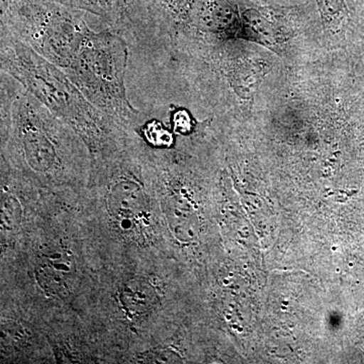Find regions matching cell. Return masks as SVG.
I'll return each mask as SVG.
<instances>
[{"label":"cell","mask_w":364,"mask_h":364,"mask_svg":"<svg viewBox=\"0 0 364 364\" xmlns=\"http://www.w3.org/2000/svg\"><path fill=\"white\" fill-rule=\"evenodd\" d=\"M1 71L65 122L95 149L112 146L124 129L91 104L65 72L0 28Z\"/></svg>","instance_id":"cell-1"},{"label":"cell","mask_w":364,"mask_h":364,"mask_svg":"<svg viewBox=\"0 0 364 364\" xmlns=\"http://www.w3.org/2000/svg\"><path fill=\"white\" fill-rule=\"evenodd\" d=\"M243 11L239 0H147L143 41L203 54L245 35Z\"/></svg>","instance_id":"cell-2"},{"label":"cell","mask_w":364,"mask_h":364,"mask_svg":"<svg viewBox=\"0 0 364 364\" xmlns=\"http://www.w3.org/2000/svg\"><path fill=\"white\" fill-rule=\"evenodd\" d=\"M128 43L111 28L88 31L77 53L64 69L85 97L124 130L134 129L142 114L127 95Z\"/></svg>","instance_id":"cell-3"},{"label":"cell","mask_w":364,"mask_h":364,"mask_svg":"<svg viewBox=\"0 0 364 364\" xmlns=\"http://www.w3.org/2000/svg\"><path fill=\"white\" fill-rule=\"evenodd\" d=\"M76 11L95 14L109 28L132 40L142 41L147 20V0H55Z\"/></svg>","instance_id":"cell-4"},{"label":"cell","mask_w":364,"mask_h":364,"mask_svg":"<svg viewBox=\"0 0 364 364\" xmlns=\"http://www.w3.org/2000/svg\"><path fill=\"white\" fill-rule=\"evenodd\" d=\"M107 205L111 214L126 225L142 215L145 191L130 169L116 170L107 186Z\"/></svg>","instance_id":"cell-5"},{"label":"cell","mask_w":364,"mask_h":364,"mask_svg":"<svg viewBox=\"0 0 364 364\" xmlns=\"http://www.w3.org/2000/svg\"><path fill=\"white\" fill-rule=\"evenodd\" d=\"M74 272L75 267L68 256L52 254L40 261L36 275L42 287L51 293L59 294L70 286Z\"/></svg>","instance_id":"cell-6"},{"label":"cell","mask_w":364,"mask_h":364,"mask_svg":"<svg viewBox=\"0 0 364 364\" xmlns=\"http://www.w3.org/2000/svg\"><path fill=\"white\" fill-rule=\"evenodd\" d=\"M154 289L148 282L133 280L124 287L121 294L122 303L129 313L141 314L149 310L155 303Z\"/></svg>","instance_id":"cell-7"},{"label":"cell","mask_w":364,"mask_h":364,"mask_svg":"<svg viewBox=\"0 0 364 364\" xmlns=\"http://www.w3.org/2000/svg\"><path fill=\"white\" fill-rule=\"evenodd\" d=\"M140 131L144 138L155 147H169L173 143V135L159 122L151 121L141 124Z\"/></svg>","instance_id":"cell-8"},{"label":"cell","mask_w":364,"mask_h":364,"mask_svg":"<svg viewBox=\"0 0 364 364\" xmlns=\"http://www.w3.org/2000/svg\"><path fill=\"white\" fill-rule=\"evenodd\" d=\"M172 123H173L174 131L178 132V133L186 134L193 129L191 117H189L188 112L184 109H178L173 112Z\"/></svg>","instance_id":"cell-9"}]
</instances>
